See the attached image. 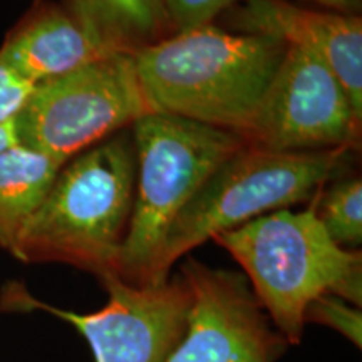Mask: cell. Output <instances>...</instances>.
<instances>
[{
  "mask_svg": "<svg viewBox=\"0 0 362 362\" xmlns=\"http://www.w3.org/2000/svg\"><path fill=\"white\" fill-rule=\"evenodd\" d=\"M288 45L210 24L175 33L134 54L153 112L245 138Z\"/></svg>",
  "mask_w": 362,
  "mask_h": 362,
  "instance_id": "1",
  "label": "cell"
},
{
  "mask_svg": "<svg viewBox=\"0 0 362 362\" xmlns=\"http://www.w3.org/2000/svg\"><path fill=\"white\" fill-rule=\"evenodd\" d=\"M136 187L133 131L126 128L67 161L17 242L24 264H64L99 280L116 275Z\"/></svg>",
  "mask_w": 362,
  "mask_h": 362,
  "instance_id": "2",
  "label": "cell"
},
{
  "mask_svg": "<svg viewBox=\"0 0 362 362\" xmlns=\"http://www.w3.org/2000/svg\"><path fill=\"white\" fill-rule=\"evenodd\" d=\"M214 240L238 262L272 325L291 346L302 342L305 310L315 298L336 296L361 307L362 253L339 247L314 205L272 211Z\"/></svg>",
  "mask_w": 362,
  "mask_h": 362,
  "instance_id": "3",
  "label": "cell"
},
{
  "mask_svg": "<svg viewBox=\"0 0 362 362\" xmlns=\"http://www.w3.org/2000/svg\"><path fill=\"white\" fill-rule=\"evenodd\" d=\"M136 187L128 233L117 267L123 282L155 285L163 242L180 211L221 163L247 146L232 131L151 112L131 126Z\"/></svg>",
  "mask_w": 362,
  "mask_h": 362,
  "instance_id": "4",
  "label": "cell"
},
{
  "mask_svg": "<svg viewBox=\"0 0 362 362\" xmlns=\"http://www.w3.org/2000/svg\"><path fill=\"white\" fill-rule=\"evenodd\" d=\"M349 148L277 153L247 144L221 163L170 226L155 267V285L181 257L216 235L272 211L304 203L341 173Z\"/></svg>",
  "mask_w": 362,
  "mask_h": 362,
  "instance_id": "5",
  "label": "cell"
},
{
  "mask_svg": "<svg viewBox=\"0 0 362 362\" xmlns=\"http://www.w3.org/2000/svg\"><path fill=\"white\" fill-rule=\"evenodd\" d=\"M151 112L134 54L115 52L35 84L12 123L17 143L66 165Z\"/></svg>",
  "mask_w": 362,
  "mask_h": 362,
  "instance_id": "6",
  "label": "cell"
},
{
  "mask_svg": "<svg viewBox=\"0 0 362 362\" xmlns=\"http://www.w3.org/2000/svg\"><path fill=\"white\" fill-rule=\"evenodd\" d=\"M107 292L101 310L78 314L40 300L21 282L0 292V310L47 312L71 324L88 341L96 362H165L188 327L192 291L181 275L160 285L136 287L116 275L99 280Z\"/></svg>",
  "mask_w": 362,
  "mask_h": 362,
  "instance_id": "7",
  "label": "cell"
},
{
  "mask_svg": "<svg viewBox=\"0 0 362 362\" xmlns=\"http://www.w3.org/2000/svg\"><path fill=\"white\" fill-rule=\"evenodd\" d=\"M361 121L349 94L322 59L288 45L247 143L277 153L351 149L359 141Z\"/></svg>",
  "mask_w": 362,
  "mask_h": 362,
  "instance_id": "8",
  "label": "cell"
},
{
  "mask_svg": "<svg viewBox=\"0 0 362 362\" xmlns=\"http://www.w3.org/2000/svg\"><path fill=\"white\" fill-rule=\"evenodd\" d=\"M180 275L192 291V309L187 332L165 362H279L288 351L242 272L188 257Z\"/></svg>",
  "mask_w": 362,
  "mask_h": 362,
  "instance_id": "9",
  "label": "cell"
},
{
  "mask_svg": "<svg viewBox=\"0 0 362 362\" xmlns=\"http://www.w3.org/2000/svg\"><path fill=\"white\" fill-rule=\"evenodd\" d=\"M233 33L262 34L314 52L332 69L362 117V21L332 11H312L288 0H243L225 12Z\"/></svg>",
  "mask_w": 362,
  "mask_h": 362,
  "instance_id": "10",
  "label": "cell"
},
{
  "mask_svg": "<svg viewBox=\"0 0 362 362\" xmlns=\"http://www.w3.org/2000/svg\"><path fill=\"white\" fill-rule=\"evenodd\" d=\"M66 6L35 0L0 45V62L30 84L110 56Z\"/></svg>",
  "mask_w": 362,
  "mask_h": 362,
  "instance_id": "11",
  "label": "cell"
},
{
  "mask_svg": "<svg viewBox=\"0 0 362 362\" xmlns=\"http://www.w3.org/2000/svg\"><path fill=\"white\" fill-rule=\"evenodd\" d=\"M66 7L107 52L136 54L173 34L163 0H67Z\"/></svg>",
  "mask_w": 362,
  "mask_h": 362,
  "instance_id": "12",
  "label": "cell"
},
{
  "mask_svg": "<svg viewBox=\"0 0 362 362\" xmlns=\"http://www.w3.org/2000/svg\"><path fill=\"white\" fill-rule=\"evenodd\" d=\"M62 166L19 143L0 153V248L12 257Z\"/></svg>",
  "mask_w": 362,
  "mask_h": 362,
  "instance_id": "13",
  "label": "cell"
},
{
  "mask_svg": "<svg viewBox=\"0 0 362 362\" xmlns=\"http://www.w3.org/2000/svg\"><path fill=\"white\" fill-rule=\"evenodd\" d=\"M315 215L339 247L356 248L362 242V183L341 180L314 203Z\"/></svg>",
  "mask_w": 362,
  "mask_h": 362,
  "instance_id": "14",
  "label": "cell"
},
{
  "mask_svg": "<svg viewBox=\"0 0 362 362\" xmlns=\"http://www.w3.org/2000/svg\"><path fill=\"white\" fill-rule=\"evenodd\" d=\"M309 322L327 325L346 336L357 347H361V309L342 300L341 297L322 296L315 298L305 310V324Z\"/></svg>",
  "mask_w": 362,
  "mask_h": 362,
  "instance_id": "15",
  "label": "cell"
},
{
  "mask_svg": "<svg viewBox=\"0 0 362 362\" xmlns=\"http://www.w3.org/2000/svg\"><path fill=\"white\" fill-rule=\"evenodd\" d=\"M163 6L175 34L214 24L237 0H163Z\"/></svg>",
  "mask_w": 362,
  "mask_h": 362,
  "instance_id": "16",
  "label": "cell"
},
{
  "mask_svg": "<svg viewBox=\"0 0 362 362\" xmlns=\"http://www.w3.org/2000/svg\"><path fill=\"white\" fill-rule=\"evenodd\" d=\"M34 84L27 83L21 76L0 62V123H7L19 115Z\"/></svg>",
  "mask_w": 362,
  "mask_h": 362,
  "instance_id": "17",
  "label": "cell"
},
{
  "mask_svg": "<svg viewBox=\"0 0 362 362\" xmlns=\"http://www.w3.org/2000/svg\"><path fill=\"white\" fill-rule=\"evenodd\" d=\"M320 6L332 12L347 13V16H359L362 0H314Z\"/></svg>",
  "mask_w": 362,
  "mask_h": 362,
  "instance_id": "18",
  "label": "cell"
},
{
  "mask_svg": "<svg viewBox=\"0 0 362 362\" xmlns=\"http://www.w3.org/2000/svg\"><path fill=\"white\" fill-rule=\"evenodd\" d=\"M17 144L16 131H13V123L7 121V123H0V153L6 151L7 148Z\"/></svg>",
  "mask_w": 362,
  "mask_h": 362,
  "instance_id": "19",
  "label": "cell"
}]
</instances>
